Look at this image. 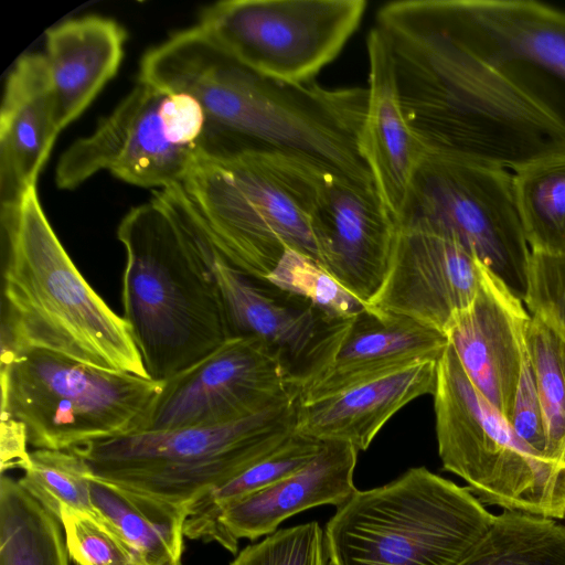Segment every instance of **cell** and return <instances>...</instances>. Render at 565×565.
Returning a JSON list of instances; mask_svg holds the SVG:
<instances>
[{
  "label": "cell",
  "instance_id": "cell-37",
  "mask_svg": "<svg viewBox=\"0 0 565 565\" xmlns=\"http://www.w3.org/2000/svg\"><path fill=\"white\" fill-rule=\"evenodd\" d=\"M28 445L22 424L13 419H1V473L14 468L26 469L30 463Z\"/></svg>",
  "mask_w": 565,
  "mask_h": 565
},
{
  "label": "cell",
  "instance_id": "cell-30",
  "mask_svg": "<svg viewBox=\"0 0 565 565\" xmlns=\"http://www.w3.org/2000/svg\"><path fill=\"white\" fill-rule=\"evenodd\" d=\"M545 434V459L565 467V340L532 316L525 331Z\"/></svg>",
  "mask_w": 565,
  "mask_h": 565
},
{
  "label": "cell",
  "instance_id": "cell-34",
  "mask_svg": "<svg viewBox=\"0 0 565 565\" xmlns=\"http://www.w3.org/2000/svg\"><path fill=\"white\" fill-rule=\"evenodd\" d=\"M60 520L74 565H146L116 533L93 515L64 508Z\"/></svg>",
  "mask_w": 565,
  "mask_h": 565
},
{
  "label": "cell",
  "instance_id": "cell-11",
  "mask_svg": "<svg viewBox=\"0 0 565 565\" xmlns=\"http://www.w3.org/2000/svg\"><path fill=\"white\" fill-rule=\"evenodd\" d=\"M203 131L204 114L194 97L138 82L89 136L65 150L55 183L72 190L107 170L142 188L181 184L201 157Z\"/></svg>",
  "mask_w": 565,
  "mask_h": 565
},
{
  "label": "cell",
  "instance_id": "cell-15",
  "mask_svg": "<svg viewBox=\"0 0 565 565\" xmlns=\"http://www.w3.org/2000/svg\"><path fill=\"white\" fill-rule=\"evenodd\" d=\"M447 345L443 332L367 305L330 324L295 376L299 398L315 399L420 361H438Z\"/></svg>",
  "mask_w": 565,
  "mask_h": 565
},
{
  "label": "cell",
  "instance_id": "cell-19",
  "mask_svg": "<svg viewBox=\"0 0 565 565\" xmlns=\"http://www.w3.org/2000/svg\"><path fill=\"white\" fill-rule=\"evenodd\" d=\"M358 454L352 445L324 441L299 470L226 507L205 542H216L236 554L241 539L270 535L288 518L318 505L340 507L356 490Z\"/></svg>",
  "mask_w": 565,
  "mask_h": 565
},
{
  "label": "cell",
  "instance_id": "cell-4",
  "mask_svg": "<svg viewBox=\"0 0 565 565\" xmlns=\"http://www.w3.org/2000/svg\"><path fill=\"white\" fill-rule=\"evenodd\" d=\"M1 351H52L97 369L149 377L124 317L82 276L36 188L1 206Z\"/></svg>",
  "mask_w": 565,
  "mask_h": 565
},
{
  "label": "cell",
  "instance_id": "cell-2",
  "mask_svg": "<svg viewBox=\"0 0 565 565\" xmlns=\"http://www.w3.org/2000/svg\"><path fill=\"white\" fill-rule=\"evenodd\" d=\"M409 0L376 13L404 114L429 151L516 171L565 156V132L468 53Z\"/></svg>",
  "mask_w": 565,
  "mask_h": 565
},
{
  "label": "cell",
  "instance_id": "cell-6",
  "mask_svg": "<svg viewBox=\"0 0 565 565\" xmlns=\"http://www.w3.org/2000/svg\"><path fill=\"white\" fill-rule=\"evenodd\" d=\"M299 392L241 420L139 430L71 449L92 477L186 509L273 452L296 431Z\"/></svg>",
  "mask_w": 565,
  "mask_h": 565
},
{
  "label": "cell",
  "instance_id": "cell-14",
  "mask_svg": "<svg viewBox=\"0 0 565 565\" xmlns=\"http://www.w3.org/2000/svg\"><path fill=\"white\" fill-rule=\"evenodd\" d=\"M296 392L294 372L280 352L257 338H230L200 362L164 381L141 430L232 423Z\"/></svg>",
  "mask_w": 565,
  "mask_h": 565
},
{
  "label": "cell",
  "instance_id": "cell-1",
  "mask_svg": "<svg viewBox=\"0 0 565 565\" xmlns=\"http://www.w3.org/2000/svg\"><path fill=\"white\" fill-rule=\"evenodd\" d=\"M194 97L204 114L201 157L281 152L374 183L359 141L367 88H324L262 76L225 52L199 25L148 51L138 82Z\"/></svg>",
  "mask_w": 565,
  "mask_h": 565
},
{
  "label": "cell",
  "instance_id": "cell-7",
  "mask_svg": "<svg viewBox=\"0 0 565 565\" xmlns=\"http://www.w3.org/2000/svg\"><path fill=\"white\" fill-rule=\"evenodd\" d=\"M493 519L467 487L414 467L356 489L323 531L331 565H454Z\"/></svg>",
  "mask_w": 565,
  "mask_h": 565
},
{
  "label": "cell",
  "instance_id": "cell-24",
  "mask_svg": "<svg viewBox=\"0 0 565 565\" xmlns=\"http://www.w3.org/2000/svg\"><path fill=\"white\" fill-rule=\"evenodd\" d=\"M45 35L43 57L62 130L116 75L127 33L111 19L88 15L65 21Z\"/></svg>",
  "mask_w": 565,
  "mask_h": 565
},
{
  "label": "cell",
  "instance_id": "cell-13",
  "mask_svg": "<svg viewBox=\"0 0 565 565\" xmlns=\"http://www.w3.org/2000/svg\"><path fill=\"white\" fill-rule=\"evenodd\" d=\"M366 7L365 0H228L204 8L198 25L257 74L305 84L339 55Z\"/></svg>",
  "mask_w": 565,
  "mask_h": 565
},
{
  "label": "cell",
  "instance_id": "cell-20",
  "mask_svg": "<svg viewBox=\"0 0 565 565\" xmlns=\"http://www.w3.org/2000/svg\"><path fill=\"white\" fill-rule=\"evenodd\" d=\"M366 47L367 106L359 148L384 206L398 224L414 175L429 150L404 114L391 49L376 26Z\"/></svg>",
  "mask_w": 565,
  "mask_h": 565
},
{
  "label": "cell",
  "instance_id": "cell-3",
  "mask_svg": "<svg viewBox=\"0 0 565 565\" xmlns=\"http://www.w3.org/2000/svg\"><path fill=\"white\" fill-rule=\"evenodd\" d=\"M117 238L127 257L122 317L149 377L167 381L230 338L210 246L180 185L131 209Z\"/></svg>",
  "mask_w": 565,
  "mask_h": 565
},
{
  "label": "cell",
  "instance_id": "cell-25",
  "mask_svg": "<svg viewBox=\"0 0 565 565\" xmlns=\"http://www.w3.org/2000/svg\"><path fill=\"white\" fill-rule=\"evenodd\" d=\"M95 518L146 565L181 563L188 510L129 492L90 477Z\"/></svg>",
  "mask_w": 565,
  "mask_h": 565
},
{
  "label": "cell",
  "instance_id": "cell-18",
  "mask_svg": "<svg viewBox=\"0 0 565 565\" xmlns=\"http://www.w3.org/2000/svg\"><path fill=\"white\" fill-rule=\"evenodd\" d=\"M530 318L523 300L481 264L473 301L445 332L473 386L508 424L527 356Z\"/></svg>",
  "mask_w": 565,
  "mask_h": 565
},
{
  "label": "cell",
  "instance_id": "cell-21",
  "mask_svg": "<svg viewBox=\"0 0 565 565\" xmlns=\"http://www.w3.org/2000/svg\"><path fill=\"white\" fill-rule=\"evenodd\" d=\"M437 362L420 361L315 399L300 401L296 433L366 450L404 406L434 393Z\"/></svg>",
  "mask_w": 565,
  "mask_h": 565
},
{
  "label": "cell",
  "instance_id": "cell-26",
  "mask_svg": "<svg viewBox=\"0 0 565 565\" xmlns=\"http://www.w3.org/2000/svg\"><path fill=\"white\" fill-rule=\"evenodd\" d=\"M61 520L19 482L0 478V565H70Z\"/></svg>",
  "mask_w": 565,
  "mask_h": 565
},
{
  "label": "cell",
  "instance_id": "cell-35",
  "mask_svg": "<svg viewBox=\"0 0 565 565\" xmlns=\"http://www.w3.org/2000/svg\"><path fill=\"white\" fill-rule=\"evenodd\" d=\"M523 302L565 340V254L531 253Z\"/></svg>",
  "mask_w": 565,
  "mask_h": 565
},
{
  "label": "cell",
  "instance_id": "cell-33",
  "mask_svg": "<svg viewBox=\"0 0 565 565\" xmlns=\"http://www.w3.org/2000/svg\"><path fill=\"white\" fill-rule=\"evenodd\" d=\"M230 565H331L324 531L317 521L277 530L247 545Z\"/></svg>",
  "mask_w": 565,
  "mask_h": 565
},
{
  "label": "cell",
  "instance_id": "cell-8",
  "mask_svg": "<svg viewBox=\"0 0 565 565\" xmlns=\"http://www.w3.org/2000/svg\"><path fill=\"white\" fill-rule=\"evenodd\" d=\"M1 419L35 449L71 450L141 430L164 381L41 349L1 351Z\"/></svg>",
  "mask_w": 565,
  "mask_h": 565
},
{
  "label": "cell",
  "instance_id": "cell-17",
  "mask_svg": "<svg viewBox=\"0 0 565 565\" xmlns=\"http://www.w3.org/2000/svg\"><path fill=\"white\" fill-rule=\"evenodd\" d=\"M397 231L374 183L326 174L316 207L322 266L366 305L384 280Z\"/></svg>",
  "mask_w": 565,
  "mask_h": 565
},
{
  "label": "cell",
  "instance_id": "cell-31",
  "mask_svg": "<svg viewBox=\"0 0 565 565\" xmlns=\"http://www.w3.org/2000/svg\"><path fill=\"white\" fill-rule=\"evenodd\" d=\"M90 477L85 461L72 450L35 449L19 482L57 519L64 508L95 518Z\"/></svg>",
  "mask_w": 565,
  "mask_h": 565
},
{
  "label": "cell",
  "instance_id": "cell-38",
  "mask_svg": "<svg viewBox=\"0 0 565 565\" xmlns=\"http://www.w3.org/2000/svg\"><path fill=\"white\" fill-rule=\"evenodd\" d=\"M175 565H182V564H181V563H179V564H175Z\"/></svg>",
  "mask_w": 565,
  "mask_h": 565
},
{
  "label": "cell",
  "instance_id": "cell-29",
  "mask_svg": "<svg viewBox=\"0 0 565 565\" xmlns=\"http://www.w3.org/2000/svg\"><path fill=\"white\" fill-rule=\"evenodd\" d=\"M322 444L295 431L265 458L205 492L188 510L185 537L205 541L226 507L299 470L318 455Z\"/></svg>",
  "mask_w": 565,
  "mask_h": 565
},
{
  "label": "cell",
  "instance_id": "cell-28",
  "mask_svg": "<svg viewBox=\"0 0 565 565\" xmlns=\"http://www.w3.org/2000/svg\"><path fill=\"white\" fill-rule=\"evenodd\" d=\"M512 185L531 253L565 254V156L513 171Z\"/></svg>",
  "mask_w": 565,
  "mask_h": 565
},
{
  "label": "cell",
  "instance_id": "cell-23",
  "mask_svg": "<svg viewBox=\"0 0 565 565\" xmlns=\"http://www.w3.org/2000/svg\"><path fill=\"white\" fill-rule=\"evenodd\" d=\"M210 249L228 337H252L266 342L281 353L296 376L334 320L307 303L280 301L260 287L259 280L234 268L211 246Z\"/></svg>",
  "mask_w": 565,
  "mask_h": 565
},
{
  "label": "cell",
  "instance_id": "cell-12",
  "mask_svg": "<svg viewBox=\"0 0 565 565\" xmlns=\"http://www.w3.org/2000/svg\"><path fill=\"white\" fill-rule=\"evenodd\" d=\"M407 223L455 239L523 300L531 250L512 172L429 151L414 175L398 225Z\"/></svg>",
  "mask_w": 565,
  "mask_h": 565
},
{
  "label": "cell",
  "instance_id": "cell-36",
  "mask_svg": "<svg viewBox=\"0 0 565 565\" xmlns=\"http://www.w3.org/2000/svg\"><path fill=\"white\" fill-rule=\"evenodd\" d=\"M509 426L516 438L537 458L545 460V434L534 373L526 356ZM548 462V461H547ZM552 463V462H551Z\"/></svg>",
  "mask_w": 565,
  "mask_h": 565
},
{
  "label": "cell",
  "instance_id": "cell-5",
  "mask_svg": "<svg viewBox=\"0 0 565 565\" xmlns=\"http://www.w3.org/2000/svg\"><path fill=\"white\" fill-rule=\"evenodd\" d=\"M331 171L281 152L200 157L181 186L210 246L234 268L266 281L288 248L322 265L316 207Z\"/></svg>",
  "mask_w": 565,
  "mask_h": 565
},
{
  "label": "cell",
  "instance_id": "cell-27",
  "mask_svg": "<svg viewBox=\"0 0 565 565\" xmlns=\"http://www.w3.org/2000/svg\"><path fill=\"white\" fill-rule=\"evenodd\" d=\"M454 565H565V525L503 510Z\"/></svg>",
  "mask_w": 565,
  "mask_h": 565
},
{
  "label": "cell",
  "instance_id": "cell-22",
  "mask_svg": "<svg viewBox=\"0 0 565 565\" xmlns=\"http://www.w3.org/2000/svg\"><path fill=\"white\" fill-rule=\"evenodd\" d=\"M61 131L43 54L22 56L11 71L0 111L1 206L34 188Z\"/></svg>",
  "mask_w": 565,
  "mask_h": 565
},
{
  "label": "cell",
  "instance_id": "cell-16",
  "mask_svg": "<svg viewBox=\"0 0 565 565\" xmlns=\"http://www.w3.org/2000/svg\"><path fill=\"white\" fill-rule=\"evenodd\" d=\"M480 273L481 263L455 239L399 224L386 275L367 305L445 334L473 301Z\"/></svg>",
  "mask_w": 565,
  "mask_h": 565
},
{
  "label": "cell",
  "instance_id": "cell-9",
  "mask_svg": "<svg viewBox=\"0 0 565 565\" xmlns=\"http://www.w3.org/2000/svg\"><path fill=\"white\" fill-rule=\"evenodd\" d=\"M443 469L483 503L565 519V467L535 457L480 394L448 343L433 393Z\"/></svg>",
  "mask_w": 565,
  "mask_h": 565
},
{
  "label": "cell",
  "instance_id": "cell-10",
  "mask_svg": "<svg viewBox=\"0 0 565 565\" xmlns=\"http://www.w3.org/2000/svg\"><path fill=\"white\" fill-rule=\"evenodd\" d=\"M420 15L565 132V11L533 0H413Z\"/></svg>",
  "mask_w": 565,
  "mask_h": 565
},
{
  "label": "cell",
  "instance_id": "cell-32",
  "mask_svg": "<svg viewBox=\"0 0 565 565\" xmlns=\"http://www.w3.org/2000/svg\"><path fill=\"white\" fill-rule=\"evenodd\" d=\"M266 282L301 299L331 320L348 319L367 306L344 289L320 263L290 248Z\"/></svg>",
  "mask_w": 565,
  "mask_h": 565
}]
</instances>
